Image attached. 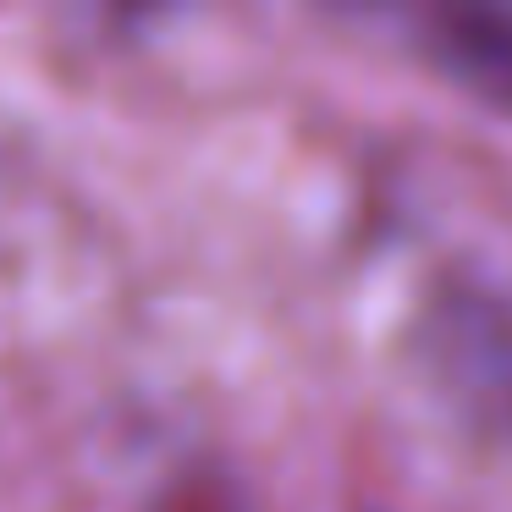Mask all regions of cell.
<instances>
[{
    "label": "cell",
    "mask_w": 512,
    "mask_h": 512,
    "mask_svg": "<svg viewBox=\"0 0 512 512\" xmlns=\"http://www.w3.org/2000/svg\"><path fill=\"white\" fill-rule=\"evenodd\" d=\"M430 56L496 105H512V6H441L424 17Z\"/></svg>",
    "instance_id": "cell-2"
},
{
    "label": "cell",
    "mask_w": 512,
    "mask_h": 512,
    "mask_svg": "<svg viewBox=\"0 0 512 512\" xmlns=\"http://www.w3.org/2000/svg\"><path fill=\"white\" fill-rule=\"evenodd\" d=\"M424 358L463 408L512 424V309L485 292H446L424 314Z\"/></svg>",
    "instance_id": "cell-1"
}]
</instances>
